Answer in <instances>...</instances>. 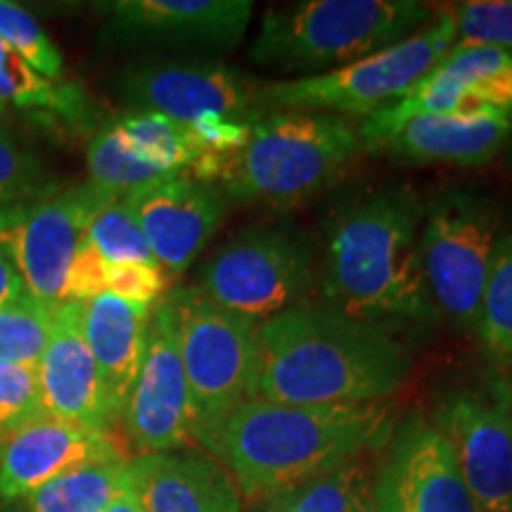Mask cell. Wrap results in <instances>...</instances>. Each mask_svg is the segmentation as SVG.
<instances>
[{
	"instance_id": "34",
	"label": "cell",
	"mask_w": 512,
	"mask_h": 512,
	"mask_svg": "<svg viewBox=\"0 0 512 512\" xmlns=\"http://www.w3.org/2000/svg\"><path fill=\"white\" fill-rule=\"evenodd\" d=\"M105 287L107 292L128 299V302L152 306L164 297L166 287H169V278H166L157 264H107Z\"/></svg>"
},
{
	"instance_id": "29",
	"label": "cell",
	"mask_w": 512,
	"mask_h": 512,
	"mask_svg": "<svg viewBox=\"0 0 512 512\" xmlns=\"http://www.w3.org/2000/svg\"><path fill=\"white\" fill-rule=\"evenodd\" d=\"M88 171L91 183L98 188L114 192V195H128V192L143 188V185L164 181L162 171L145 164L143 159L133 155L128 145L121 140L114 124L100 128L91 143H88Z\"/></svg>"
},
{
	"instance_id": "39",
	"label": "cell",
	"mask_w": 512,
	"mask_h": 512,
	"mask_svg": "<svg viewBox=\"0 0 512 512\" xmlns=\"http://www.w3.org/2000/svg\"><path fill=\"white\" fill-rule=\"evenodd\" d=\"M508 121H510V136H508V150H510V166H512V107H510V112H508Z\"/></svg>"
},
{
	"instance_id": "9",
	"label": "cell",
	"mask_w": 512,
	"mask_h": 512,
	"mask_svg": "<svg viewBox=\"0 0 512 512\" xmlns=\"http://www.w3.org/2000/svg\"><path fill=\"white\" fill-rule=\"evenodd\" d=\"M498 233L501 211L475 190H446L425 207L420 247L427 285L439 313L467 332L477 330Z\"/></svg>"
},
{
	"instance_id": "3",
	"label": "cell",
	"mask_w": 512,
	"mask_h": 512,
	"mask_svg": "<svg viewBox=\"0 0 512 512\" xmlns=\"http://www.w3.org/2000/svg\"><path fill=\"white\" fill-rule=\"evenodd\" d=\"M387 403L287 406L252 399L230 415L211 448L247 503L366 458L394 432Z\"/></svg>"
},
{
	"instance_id": "17",
	"label": "cell",
	"mask_w": 512,
	"mask_h": 512,
	"mask_svg": "<svg viewBox=\"0 0 512 512\" xmlns=\"http://www.w3.org/2000/svg\"><path fill=\"white\" fill-rule=\"evenodd\" d=\"M363 152L387 155L399 164L479 169L508 145V112L494 107L451 114H425L380 133H358Z\"/></svg>"
},
{
	"instance_id": "21",
	"label": "cell",
	"mask_w": 512,
	"mask_h": 512,
	"mask_svg": "<svg viewBox=\"0 0 512 512\" xmlns=\"http://www.w3.org/2000/svg\"><path fill=\"white\" fill-rule=\"evenodd\" d=\"M150 316V306L128 302L112 292H102L83 302V337L117 422L143 366Z\"/></svg>"
},
{
	"instance_id": "5",
	"label": "cell",
	"mask_w": 512,
	"mask_h": 512,
	"mask_svg": "<svg viewBox=\"0 0 512 512\" xmlns=\"http://www.w3.org/2000/svg\"><path fill=\"white\" fill-rule=\"evenodd\" d=\"M363 152L358 126L325 112H268L242 150L216 157L211 183L235 204L287 209L342 176Z\"/></svg>"
},
{
	"instance_id": "2",
	"label": "cell",
	"mask_w": 512,
	"mask_h": 512,
	"mask_svg": "<svg viewBox=\"0 0 512 512\" xmlns=\"http://www.w3.org/2000/svg\"><path fill=\"white\" fill-rule=\"evenodd\" d=\"M411 356L392 330L325 304L299 302L259 323L254 399L287 406H361L399 392Z\"/></svg>"
},
{
	"instance_id": "27",
	"label": "cell",
	"mask_w": 512,
	"mask_h": 512,
	"mask_svg": "<svg viewBox=\"0 0 512 512\" xmlns=\"http://www.w3.org/2000/svg\"><path fill=\"white\" fill-rule=\"evenodd\" d=\"M475 332L494 361H512V233L498 240L491 256Z\"/></svg>"
},
{
	"instance_id": "35",
	"label": "cell",
	"mask_w": 512,
	"mask_h": 512,
	"mask_svg": "<svg viewBox=\"0 0 512 512\" xmlns=\"http://www.w3.org/2000/svg\"><path fill=\"white\" fill-rule=\"evenodd\" d=\"M105 273L107 261L83 240L79 252L74 256L72 266H69L62 302H88V299L107 292Z\"/></svg>"
},
{
	"instance_id": "40",
	"label": "cell",
	"mask_w": 512,
	"mask_h": 512,
	"mask_svg": "<svg viewBox=\"0 0 512 512\" xmlns=\"http://www.w3.org/2000/svg\"><path fill=\"white\" fill-rule=\"evenodd\" d=\"M5 117V105H0V119Z\"/></svg>"
},
{
	"instance_id": "16",
	"label": "cell",
	"mask_w": 512,
	"mask_h": 512,
	"mask_svg": "<svg viewBox=\"0 0 512 512\" xmlns=\"http://www.w3.org/2000/svg\"><path fill=\"white\" fill-rule=\"evenodd\" d=\"M126 200L136 211L157 266L169 280L188 271L226 216L223 192L188 174L143 185L128 192Z\"/></svg>"
},
{
	"instance_id": "26",
	"label": "cell",
	"mask_w": 512,
	"mask_h": 512,
	"mask_svg": "<svg viewBox=\"0 0 512 512\" xmlns=\"http://www.w3.org/2000/svg\"><path fill=\"white\" fill-rule=\"evenodd\" d=\"M107 264H157L126 195L105 192L93 209L83 238Z\"/></svg>"
},
{
	"instance_id": "36",
	"label": "cell",
	"mask_w": 512,
	"mask_h": 512,
	"mask_svg": "<svg viewBox=\"0 0 512 512\" xmlns=\"http://www.w3.org/2000/svg\"><path fill=\"white\" fill-rule=\"evenodd\" d=\"M254 124H242V121L223 119V117H204L190 124L192 136L202 147L204 155H235L249 140Z\"/></svg>"
},
{
	"instance_id": "25",
	"label": "cell",
	"mask_w": 512,
	"mask_h": 512,
	"mask_svg": "<svg viewBox=\"0 0 512 512\" xmlns=\"http://www.w3.org/2000/svg\"><path fill=\"white\" fill-rule=\"evenodd\" d=\"M0 105L53 112L69 121H79L88 107L79 86L74 83L55 86L3 41H0Z\"/></svg>"
},
{
	"instance_id": "12",
	"label": "cell",
	"mask_w": 512,
	"mask_h": 512,
	"mask_svg": "<svg viewBox=\"0 0 512 512\" xmlns=\"http://www.w3.org/2000/svg\"><path fill=\"white\" fill-rule=\"evenodd\" d=\"M138 456L183 451L192 444V401L169 304L150 316L143 366L119 420Z\"/></svg>"
},
{
	"instance_id": "10",
	"label": "cell",
	"mask_w": 512,
	"mask_h": 512,
	"mask_svg": "<svg viewBox=\"0 0 512 512\" xmlns=\"http://www.w3.org/2000/svg\"><path fill=\"white\" fill-rule=\"evenodd\" d=\"M451 444L477 512L512 508V384L491 375L475 387L444 396L434 411Z\"/></svg>"
},
{
	"instance_id": "31",
	"label": "cell",
	"mask_w": 512,
	"mask_h": 512,
	"mask_svg": "<svg viewBox=\"0 0 512 512\" xmlns=\"http://www.w3.org/2000/svg\"><path fill=\"white\" fill-rule=\"evenodd\" d=\"M460 46H489L512 53V0H467L446 5Z\"/></svg>"
},
{
	"instance_id": "28",
	"label": "cell",
	"mask_w": 512,
	"mask_h": 512,
	"mask_svg": "<svg viewBox=\"0 0 512 512\" xmlns=\"http://www.w3.org/2000/svg\"><path fill=\"white\" fill-rule=\"evenodd\" d=\"M55 306L29 294L0 306V361L38 368L53 330Z\"/></svg>"
},
{
	"instance_id": "14",
	"label": "cell",
	"mask_w": 512,
	"mask_h": 512,
	"mask_svg": "<svg viewBox=\"0 0 512 512\" xmlns=\"http://www.w3.org/2000/svg\"><path fill=\"white\" fill-rule=\"evenodd\" d=\"M373 498L375 512H477L451 444L420 413L389 437Z\"/></svg>"
},
{
	"instance_id": "15",
	"label": "cell",
	"mask_w": 512,
	"mask_h": 512,
	"mask_svg": "<svg viewBox=\"0 0 512 512\" xmlns=\"http://www.w3.org/2000/svg\"><path fill=\"white\" fill-rule=\"evenodd\" d=\"M105 31L126 48H178L223 55L252 22L249 0H117L102 5Z\"/></svg>"
},
{
	"instance_id": "33",
	"label": "cell",
	"mask_w": 512,
	"mask_h": 512,
	"mask_svg": "<svg viewBox=\"0 0 512 512\" xmlns=\"http://www.w3.org/2000/svg\"><path fill=\"white\" fill-rule=\"evenodd\" d=\"M43 413L36 368L0 361V434Z\"/></svg>"
},
{
	"instance_id": "23",
	"label": "cell",
	"mask_w": 512,
	"mask_h": 512,
	"mask_svg": "<svg viewBox=\"0 0 512 512\" xmlns=\"http://www.w3.org/2000/svg\"><path fill=\"white\" fill-rule=\"evenodd\" d=\"M375 472L366 458L297 484L254 505V512H375Z\"/></svg>"
},
{
	"instance_id": "1",
	"label": "cell",
	"mask_w": 512,
	"mask_h": 512,
	"mask_svg": "<svg viewBox=\"0 0 512 512\" xmlns=\"http://www.w3.org/2000/svg\"><path fill=\"white\" fill-rule=\"evenodd\" d=\"M425 202L408 185L342 204L328 223L320 294L330 309L380 328H430L441 313L422 264Z\"/></svg>"
},
{
	"instance_id": "41",
	"label": "cell",
	"mask_w": 512,
	"mask_h": 512,
	"mask_svg": "<svg viewBox=\"0 0 512 512\" xmlns=\"http://www.w3.org/2000/svg\"><path fill=\"white\" fill-rule=\"evenodd\" d=\"M508 512H512V508H510V510H508Z\"/></svg>"
},
{
	"instance_id": "30",
	"label": "cell",
	"mask_w": 512,
	"mask_h": 512,
	"mask_svg": "<svg viewBox=\"0 0 512 512\" xmlns=\"http://www.w3.org/2000/svg\"><path fill=\"white\" fill-rule=\"evenodd\" d=\"M0 41L24 57L48 81L62 79V55L27 10L0 0Z\"/></svg>"
},
{
	"instance_id": "20",
	"label": "cell",
	"mask_w": 512,
	"mask_h": 512,
	"mask_svg": "<svg viewBox=\"0 0 512 512\" xmlns=\"http://www.w3.org/2000/svg\"><path fill=\"white\" fill-rule=\"evenodd\" d=\"M131 486L143 512H242L238 486L204 451L136 456Z\"/></svg>"
},
{
	"instance_id": "22",
	"label": "cell",
	"mask_w": 512,
	"mask_h": 512,
	"mask_svg": "<svg viewBox=\"0 0 512 512\" xmlns=\"http://www.w3.org/2000/svg\"><path fill=\"white\" fill-rule=\"evenodd\" d=\"M128 486V458L88 463L31 491L27 498H22V512H105Z\"/></svg>"
},
{
	"instance_id": "11",
	"label": "cell",
	"mask_w": 512,
	"mask_h": 512,
	"mask_svg": "<svg viewBox=\"0 0 512 512\" xmlns=\"http://www.w3.org/2000/svg\"><path fill=\"white\" fill-rule=\"evenodd\" d=\"M105 192L86 183L60 195L0 209V249L15 266L29 297L46 304L62 302L69 266Z\"/></svg>"
},
{
	"instance_id": "18",
	"label": "cell",
	"mask_w": 512,
	"mask_h": 512,
	"mask_svg": "<svg viewBox=\"0 0 512 512\" xmlns=\"http://www.w3.org/2000/svg\"><path fill=\"white\" fill-rule=\"evenodd\" d=\"M126 458L112 432L41 413L0 434V498L22 501L50 479L88 463Z\"/></svg>"
},
{
	"instance_id": "38",
	"label": "cell",
	"mask_w": 512,
	"mask_h": 512,
	"mask_svg": "<svg viewBox=\"0 0 512 512\" xmlns=\"http://www.w3.org/2000/svg\"><path fill=\"white\" fill-rule=\"evenodd\" d=\"M105 512H143L140 510V503L136 498V491H133V486H128L126 491H121Z\"/></svg>"
},
{
	"instance_id": "32",
	"label": "cell",
	"mask_w": 512,
	"mask_h": 512,
	"mask_svg": "<svg viewBox=\"0 0 512 512\" xmlns=\"http://www.w3.org/2000/svg\"><path fill=\"white\" fill-rule=\"evenodd\" d=\"M50 183L38 159L0 128V209L34 202L46 195Z\"/></svg>"
},
{
	"instance_id": "13",
	"label": "cell",
	"mask_w": 512,
	"mask_h": 512,
	"mask_svg": "<svg viewBox=\"0 0 512 512\" xmlns=\"http://www.w3.org/2000/svg\"><path fill=\"white\" fill-rule=\"evenodd\" d=\"M119 95L133 112H155L190 126L204 117L256 124L261 83L221 62L145 64L119 79Z\"/></svg>"
},
{
	"instance_id": "19",
	"label": "cell",
	"mask_w": 512,
	"mask_h": 512,
	"mask_svg": "<svg viewBox=\"0 0 512 512\" xmlns=\"http://www.w3.org/2000/svg\"><path fill=\"white\" fill-rule=\"evenodd\" d=\"M81 316L83 302H60L55 306L48 347L36 368L41 406L43 413L53 418L112 432L119 422L83 337Z\"/></svg>"
},
{
	"instance_id": "6",
	"label": "cell",
	"mask_w": 512,
	"mask_h": 512,
	"mask_svg": "<svg viewBox=\"0 0 512 512\" xmlns=\"http://www.w3.org/2000/svg\"><path fill=\"white\" fill-rule=\"evenodd\" d=\"M192 401V444L211 453L230 415L252 401L259 382V320L209 302L197 287L164 297Z\"/></svg>"
},
{
	"instance_id": "37",
	"label": "cell",
	"mask_w": 512,
	"mask_h": 512,
	"mask_svg": "<svg viewBox=\"0 0 512 512\" xmlns=\"http://www.w3.org/2000/svg\"><path fill=\"white\" fill-rule=\"evenodd\" d=\"M24 294H27V290H24L22 278H19V273L10 264L3 249H0V306L15 302V299L24 297Z\"/></svg>"
},
{
	"instance_id": "7",
	"label": "cell",
	"mask_w": 512,
	"mask_h": 512,
	"mask_svg": "<svg viewBox=\"0 0 512 512\" xmlns=\"http://www.w3.org/2000/svg\"><path fill=\"white\" fill-rule=\"evenodd\" d=\"M456 43V22L444 8L418 34L335 72L261 83L259 105L266 114L325 112L368 119L411 93Z\"/></svg>"
},
{
	"instance_id": "24",
	"label": "cell",
	"mask_w": 512,
	"mask_h": 512,
	"mask_svg": "<svg viewBox=\"0 0 512 512\" xmlns=\"http://www.w3.org/2000/svg\"><path fill=\"white\" fill-rule=\"evenodd\" d=\"M114 128L133 155L155 166L164 176L188 174L204 152L190 126L155 112H133L114 121Z\"/></svg>"
},
{
	"instance_id": "8",
	"label": "cell",
	"mask_w": 512,
	"mask_h": 512,
	"mask_svg": "<svg viewBox=\"0 0 512 512\" xmlns=\"http://www.w3.org/2000/svg\"><path fill=\"white\" fill-rule=\"evenodd\" d=\"M316 280V249L292 223L238 230L202 266L197 290L221 309L266 320L299 304Z\"/></svg>"
},
{
	"instance_id": "4",
	"label": "cell",
	"mask_w": 512,
	"mask_h": 512,
	"mask_svg": "<svg viewBox=\"0 0 512 512\" xmlns=\"http://www.w3.org/2000/svg\"><path fill=\"white\" fill-rule=\"evenodd\" d=\"M432 22L420 0H302L273 5L249 48L259 69L309 79L406 41Z\"/></svg>"
}]
</instances>
